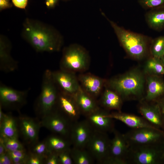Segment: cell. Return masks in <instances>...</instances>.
<instances>
[{
    "label": "cell",
    "instance_id": "obj_1",
    "mask_svg": "<svg viewBox=\"0 0 164 164\" xmlns=\"http://www.w3.org/2000/svg\"><path fill=\"white\" fill-rule=\"evenodd\" d=\"M22 35L37 52L59 51L63 43L62 36L52 26L29 18L24 21Z\"/></svg>",
    "mask_w": 164,
    "mask_h": 164
},
{
    "label": "cell",
    "instance_id": "obj_2",
    "mask_svg": "<svg viewBox=\"0 0 164 164\" xmlns=\"http://www.w3.org/2000/svg\"><path fill=\"white\" fill-rule=\"evenodd\" d=\"M103 16L109 22L118 41L127 53L133 59L139 60L145 57L152 39L147 36L127 30Z\"/></svg>",
    "mask_w": 164,
    "mask_h": 164
},
{
    "label": "cell",
    "instance_id": "obj_3",
    "mask_svg": "<svg viewBox=\"0 0 164 164\" xmlns=\"http://www.w3.org/2000/svg\"><path fill=\"white\" fill-rule=\"evenodd\" d=\"M144 83L142 73L134 70L106 81L105 85L117 92L122 99L140 97L143 92Z\"/></svg>",
    "mask_w": 164,
    "mask_h": 164
},
{
    "label": "cell",
    "instance_id": "obj_4",
    "mask_svg": "<svg viewBox=\"0 0 164 164\" xmlns=\"http://www.w3.org/2000/svg\"><path fill=\"white\" fill-rule=\"evenodd\" d=\"M59 92L52 71L46 70L43 75L41 92L35 104V111L41 118L56 108Z\"/></svg>",
    "mask_w": 164,
    "mask_h": 164
},
{
    "label": "cell",
    "instance_id": "obj_5",
    "mask_svg": "<svg viewBox=\"0 0 164 164\" xmlns=\"http://www.w3.org/2000/svg\"><path fill=\"white\" fill-rule=\"evenodd\" d=\"M161 142L129 145L128 164H159L164 163V147Z\"/></svg>",
    "mask_w": 164,
    "mask_h": 164
},
{
    "label": "cell",
    "instance_id": "obj_6",
    "mask_svg": "<svg viewBox=\"0 0 164 164\" xmlns=\"http://www.w3.org/2000/svg\"><path fill=\"white\" fill-rule=\"evenodd\" d=\"M90 60L88 53L84 48L77 44H71L63 50L60 69L75 73H82L89 67Z\"/></svg>",
    "mask_w": 164,
    "mask_h": 164
},
{
    "label": "cell",
    "instance_id": "obj_7",
    "mask_svg": "<svg viewBox=\"0 0 164 164\" xmlns=\"http://www.w3.org/2000/svg\"><path fill=\"white\" fill-rule=\"evenodd\" d=\"M110 142L108 133L94 130L85 149L97 163L106 164L109 157Z\"/></svg>",
    "mask_w": 164,
    "mask_h": 164
},
{
    "label": "cell",
    "instance_id": "obj_8",
    "mask_svg": "<svg viewBox=\"0 0 164 164\" xmlns=\"http://www.w3.org/2000/svg\"><path fill=\"white\" fill-rule=\"evenodd\" d=\"M124 135L129 145L156 144L164 139V132L156 128L132 129Z\"/></svg>",
    "mask_w": 164,
    "mask_h": 164
},
{
    "label": "cell",
    "instance_id": "obj_9",
    "mask_svg": "<svg viewBox=\"0 0 164 164\" xmlns=\"http://www.w3.org/2000/svg\"><path fill=\"white\" fill-rule=\"evenodd\" d=\"M40 121L41 126L53 134L70 139L72 122L56 108L42 118Z\"/></svg>",
    "mask_w": 164,
    "mask_h": 164
},
{
    "label": "cell",
    "instance_id": "obj_10",
    "mask_svg": "<svg viewBox=\"0 0 164 164\" xmlns=\"http://www.w3.org/2000/svg\"><path fill=\"white\" fill-rule=\"evenodd\" d=\"M30 90H18L1 84L0 106L2 108L19 111L26 104Z\"/></svg>",
    "mask_w": 164,
    "mask_h": 164
},
{
    "label": "cell",
    "instance_id": "obj_11",
    "mask_svg": "<svg viewBox=\"0 0 164 164\" xmlns=\"http://www.w3.org/2000/svg\"><path fill=\"white\" fill-rule=\"evenodd\" d=\"M111 139L109 158L106 164H128L129 145L124 134L115 129Z\"/></svg>",
    "mask_w": 164,
    "mask_h": 164
},
{
    "label": "cell",
    "instance_id": "obj_12",
    "mask_svg": "<svg viewBox=\"0 0 164 164\" xmlns=\"http://www.w3.org/2000/svg\"><path fill=\"white\" fill-rule=\"evenodd\" d=\"M52 75L55 83L61 92L73 96L81 87L75 73L60 69L52 71Z\"/></svg>",
    "mask_w": 164,
    "mask_h": 164
},
{
    "label": "cell",
    "instance_id": "obj_13",
    "mask_svg": "<svg viewBox=\"0 0 164 164\" xmlns=\"http://www.w3.org/2000/svg\"><path fill=\"white\" fill-rule=\"evenodd\" d=\"M18 118L19 135L29 145L38 140L41 126L40 121L25 115H20Z\"/></svg>",
    "mask_w": 164,
    "mask_h": 164
},
{
    "label": "cell",
    "instance_id": "obj_14",
    "mask_svg": "<svg viewBox=\"0 0 164 164\" xmlns=\"http://www.w3.org/2000/svg\"><path fill=\"white\" fill-rule=\"evenodd\" d=\"M93 130L86 119L73 122L70 137L73 146L85 149Z\"/></svg>",
    "mask_w": 164,
    "mask_h": 164
},
{
    "label": "cell",
    "instance_id": "obj_15",
    "mask_svg": "<svg viewBox=\"0 0 164 164\" xmlns=\"http://www.w3.org/2000/svg\"><path fill=\"white\" fill-rule=\"evenodd\" d=\"M109 112L100 108L85 116L86 120L95 130L108 133L114 128V119L109 117Z\"/></svg>",
    "mask_w": 164,
    "mask_h": 164
},
{
    "label": "cell",
    "instance_id": "obj_16",
    "mask_svg": "<svg viewBox=\"0 0 164 164\" xmlns=\"http://www.w3.org/2000/svg\"><path fill=\"white\" fill-rule=\"evenodd\" d=\"M56 108L72 123L79 120L81 115L73 96L60 91Z\"/></svg>",
    "mask_w": 164,
    "mask_h": 164
},
{
    "label": "cell",
    "instance_id": "obj_17",
    "mask_svg": "<svg viewBox=\"0 0 164 164\" xmlns=\"http://www.w3.org/2000/svg\"><path fill=\"white\" fill-rule=\"evenodd\" d=\"M82 89L95 98L101 93L106 80L89 73H81L77 77Z\"/></svg>",
    "mask_w": 164,
    "mask_h": 164
},
{
    "label": "cell",
    "instance_id": "obj_18",
    "mask_svg": "<svg viewBox=\"0 0 164 164\" xmlns=\"http://www.w3.org/2000/svg\"><path fill=\"white\" fill-rule=\"evenodd\" d=\"M11 44L4 36L0 37V70L3 72H11L18 67V62L11 55Z\"/></svg>",
    "mask_w": 164,
    "mask_h": 164
},
{
    "label": "cell",
    "instance_id": "obj_19",
    "mask_svg": "<svg viewBox=\"0 0 164 164\" xmlns=\"http://www.w3.org/2000/svg\"><path fill=\"white\" fill-rule=\"evenodd\" d=\"M161 76L148 75L147 91L143 99L147 102L156 101L164 96V80Z\"/></svg>",
    "mask_w": 164,
    "mask_h": 164
},
{
    "label": "cell",
    "instance_id": "obj_20",
    "mask_svg": "<svg viewBox=\"0 0 164 164\" xmlns=\"http://www.w3.org/2000/svg\"><path fill=\"white\" fill-rule=\"evenodd\" d=\"M142 102L138 108V111L142 117L155 127L159 129L162 127V114L158 103Z\"/></svg>",
    "mask_w": 164,
    "mask_h": 164
},
{
    "label": "cell",
    "instance_id": "obj_21",
    "mask_svg": "<svg viewBox=\"0 0 164 164\" xmlns=\"http://www.w3.org/2000/svg\"><path fill=\"white\" fill-rule=\"evenodd\" d=\"M73 96L81 114L85 116L100 108L96 99L85 91L81 87Z\"/></svg>",
    "mask_w": 164,
    "mask_h": 164
},
{
    "label": "cell",
    "instance_id": "obj_22",
    "mask_svg": "<svg viewBox=\"0 0 164 164\" xmlns=\"http://www.w3.org/2000/svg\"><path fill=\"white\" fill-rule=\"evenodd\" d=\"M108 116L114 119L119 121L132 129L142 128H157L148 121L143 117L121 112V111L109 113Z\"/></svg>",
    "mask_w": 164,
    "mask_h": 164
},
{
    "label": "cell",
    "instance_id": "obj_23",
    "mask_svg": "<svg viewBox=\"0 0 164 164\" xmlns=\"http://www.w3.org/2000/svg\"><path fill=\"white\" fill-rule=\"evenodd\" d=\"M19 133L18 118L11 114L4 113L0 121V137L18 138Z\"/></svg>",
    "mask_w": 164,
    "mask_h": 164
},
{
    "label": "cell",
    "instance_id": "obj_24",
    "mask_svg": "<svg viewBox=\"0 0 164 164\" xmlns=\"http://www.w3.org/2000/svg\"><path fill=\"white\" fill-rule=\"evenodd\" d=\"M122 100L117 92L108 88H106L101 95L99 104L106 110H115L121 111Z\"/></svg>",
    "mask_w": 164,
    "mask_h": 164
},
{
    "label": "cell",
    "instance_id": "obj_25",
    "mask_svg": "<svg viewBox=\"0 0 164 164\" xmlns=\"http://www.w3.org/2000/svg\"><path fill=\"white\" fill-rule=\"evenodd\" d=\"M145 16L146 22L150 28L157 31L164 29V6L149 10Z\"/></svg>",
    "mask_w": 164,
    "mask_h": 164
},
{
    "label": "cell",
    "instance_id": "obj_26",
    "mask_svg": "<svg viewBox=\"0 0 164 164\" xmlns=\"http://www.w3.org/2000/svg\"><path fill=\"white\" fill-rule=\"evenodd\" d=\"M50 152L59 153L71 148L72 145L70 139L57 134H53L45 139Z\"/></svg>",
    "mask_w": 164,
    "mask_h": 164
},
{
    "label": "cell",
    "instance_id": "obj_27",
    "mask_svg": "<svg viewBox=\"0 0 164 164\" xmlns=\"http://www.w3.org/2000/svg\"><path fill=\"white\" fill-rule=\"evenodd\" d=\"M70 153L75 164H92L95 161L85 149H80L73 146Z\"/></svg>",
    "mask_w": 164,
    "mask_h": 164
},
{
    "label": "cell",
    "instance_id": "obj_28",
    "mask_svg": "<svg viewBox=\"0 0 164 164\" xmlns=\"http://www.w3.org/2000/svg\"><path fill=\"white\" fill-rule=\"evenodd\" d=\"M144 71L148 75H164V67L161 59L151 56L145 63Z\"/></svg>",
    "mask_w": 164,
    "mask_h": 164
},
{
    "label": "cell",
    "instance_id": "obj_29",
    "mask_svg": "<svg viewBox=\"0 0 164 164\" xmlns=\"http://www.w3.org/2000/svg\"><path fill=\"white\" fill-rule=\"evenodd\" d=\"M151 56L161 58L164 55V35L152 39L150 45Z\"/></svg>",
    "mask_w": 164,
    "mask_h": 164
},
{
    "label": "cell",
    "instance_id": "obj_30",
    "mask_svg": "<svg viewBox=\"0 0 164 164\" xmlns=\"http://www.w3.org/2000/svg\"><path fill=\"white\" fill-rule=\"evenodd\" d=\"M29 152L39 156L45 159L50 152L48 150L45 140L38 141L29 145Z\"/></svg>",
    "mask_w": 164,
    "mask_h": 164
},
{
    "label": "cell",
    "instance_id": "obj_31",
    "mask_svg": "<svg viewBox=\"0 0 164 164\" xmlns=\"http://www.w3.org/2000/svg\"><path fill=\"white\" fill-rule=\"evenodd\" d=\"M11 159L13 164H26L29 154L26 149L12 152H8Z\"/></svg>",
    "mask_w": 164,
    "mask_h": 164
},
{
    "label": "cell",
    "instance_id": "obj_32",
    "mask_svg": "<svg viewBox=\"0 0 164 164\" xmlns=\"http://www.w3.org/2000/svg\"><path fill=\"white\" fill-rule=\"evenodd\" d=\"M7 152H12L24 149V146L19 140L18 138H3L1 137Z\"/></svg>",
    "mask_w": 164,
    "mask_h": 164
},
{
    "label": "cell",
    "instance_id": "obj_33",
    "mask_svg": "<svg viewBox=\"0 0 164 164\" xmlns=\"http://www.w3.org/2000/svg\"><path fill=\"white\" fill-rule=\"evenodd\" d=\"M140 5L145 9L164 6V0H138Z\"/></svg>",
    "mask_w": 164,
    "mask_h": 164
},
{
    "label": "cell",
    "instance_id": "obj_34",
    "mask_svg": "<svg viewBox=\"0 0 164 164\" xmlns=\"http://www.w3.org/2000/svg\"><path fill=\"white\" fill-rule=\"evenodd\" d=\"M70 149L58 153L60 164H74L71 154Z\"/></svg>",
    "mask_w": 164,
    "mask_h": 164
},
{
    "label": "cell",
    "instance_id": "obj_35",
    "mask_svg": "<svg viewBox=\"0 0 164 164\" xmlns=\"http://www.w3.org/2000/svg\"><path fill=\"white\" fill-rule=\"evenodd\" d=\"M44 160L42 157L29 152L26 164H43Z\"/></svg>",
    "mask_w": 164,
    "mask_h": 164
},
{
    "label": "cell",
    "instance_id": "obj_36",
    "mask_svg": "<svg viewBox=\"0 0 164 164\" xmlns=\"http://www.w3.org/2000/svg\"><path fill=\"white\" fill-rule=\"evenodd\" d=\"M44 164H60L58 153L50 152L45 159Z\"/></svg>",
    "mask_w": 164,
    "mask_h": 164
},
{
    "label": "cell",
    "instance_id": "obj_37",
    "mask_svg": "<svg viewBox=\"0 0 164 164\" xmlns=\"http://www.w3.org/2000/svg\"><path fill=\"white\" fill-rule=\"evenodd\" d=\"M0 164H13L11 159L8 152L0 155Z\"/></svg>",
    "mask_w": 164,
    "mask_h": 164
},
{
    "label": "cell",
    "instance_id": "obj_38",
    "mask_svg": "<svg viewBox=\"0 0 164 164\" xmlns=\"http://www.w3.org/2000/svg\"><path fill=\"white\" fill-rule=\"evenodd\" d=\"M12 1L15 6L21 9H25L28 2V0H12Z\"/></svg>",
    "mask_w": 164,
    "mask_h": 164
},
{
    "label": "cell",
    "instance_id": "obj_39",
    "mask_svg": "<svg viewBox=\"0 0 164 164\" xmlns=\"http://www.w3.org/2000/svg\"><path fill=\"white\" fill-rule=\"evenodd\" d=\"M12 5L10 2V0H0V11L10 8Z\"/></svg>",
    "mask_w": 164,
    "mask_h": 164
},
{
    "label": "cell",
    "instance_id": "obj_40",
    "mask_svg": "<svg viewBox=\"0 0 164 164\" xmlns=\"http://www.w3.org/2000/svg\"><path fill=\"white\" fill-rule=\"evenodd\" d=\"M46 6L49 9L54 8L56 5L59 0H45Z\"/></svg>",
    "mask_w": 164,
    "mask_h": 164
},
{
    "label": "cell",
    "instance_id": "obj_41",
    "mask_svg": "<svg viewBox=\"0 0 164 164\" xmlns=\"http://www.w3.org/2000/svg\"><path fill=\"white\" fill-rule=\"evenodd\" d=\"M7 152L2 139L0 138V155Z\"/></svg>",
    "mask_w": 164,
    "mask_h": 164
},
{
    "label": "cell",
    "instance_id": "obj_42",
    "mask_svg": "<svg viewBox=\"0 0 164 164\" xmlns=\"http://www.w3.org/2000/svg\"><path fill=\"white\" fill-rule=\"evenodd\" d=\"M156 102L159 105L162 114L164 113V96L159 99Z\"/></svg>",
    "mask_w": 164,
    "mask_h": 164
},
{
    "label": "cell",
    "instance_id": "obj_43",
    "mask_svg": "<svg viewBox=\"0 0 164 164\" xmlns=\"http://www.w3.org/2000/svg\"><path fill=\"white\" fill-rule=\"evenodd\" d=\"M160 59L162 61V65L164 67V55L162 56Z\"/></svg>",
    "mask_w": 164,
    "mask_h": 164
},
{
    "label": "cell",
    "instance_id": "obj_44",
    "mask_svg": "<svg viewBox=\"0 0 164 164\" xmlns=\"http://www.w3.org/2000/svg\"><path fill=\"white\" fill-rule=\"evenodd\" d=\"M162 127H163L164 128V113L162 114Z\"/></svg>",
    "mask_w": 164,
    "mask_h": 164
},
{
    "label": "cell",
    "instance_id": "obj_45",
    "mask_svg": "<svg viewBox=\"0 0 164 164\" xmlns=\"http://www.w3.org/2000/svg\"><path fill=\"white\" fill-rule=\"evenodd\" d=\"M163 146H164V139L163 141Z\"/></svg>",
    "mask_w": 164,
    "mask_h": 164
},
{
    "label": "cell",
    "instance_id": "obj_46",
    "mask_svg": "<svg viewBox=\"0 0 164 164\" xmlns=\"http://www.w3.org/2000/svg\"><path fill=\"white\" fill-rule=\"evenodd\" d=\"M63 0V1H67V0Z\"/></svg>",
    "mask_w": 164,
    "mask_h": 164
}]
</instances>
